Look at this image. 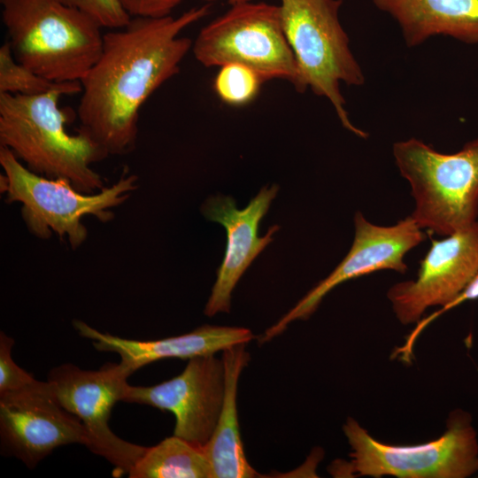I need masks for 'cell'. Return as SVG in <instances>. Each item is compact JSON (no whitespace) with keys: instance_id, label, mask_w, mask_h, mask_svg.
<instances>
[{"instance_id":"cell-8","label":"cell","mask_w":478,"mask_h":478,"mask_svg":"<svg viewBox=\"0 0 478 478\" xmlns=\"http://www.w3.org/2000/svg\"><path fill=\"white\" fill-rule=\"evenodd\" d=\"M191 50L205 67L238 63L264 81L284 80L296 90L305 91L279 5L253 1L231 5L200 30Z\"/></svg>"},{"instance_id":"cell-10","label":"cell","mask_w":478,"mask_h":478,"mask_svg":"<svg viewBox=\"0 0 478 478\" xmlns=\"http://www.w3.org/2000/svg\"><path fill=\"white\" fill-rule=\"evenodd\" d=\"M2 452L34 468L56 448L81 443L88 433L81 420L58 401L51 384L34 380L29 384L0 394Z\"/></svg>"},{"instance_id":"cell-22","label":"cell","mask_w":478,"mask_h":478,"mask_svg":"<svg viewBox=\"0 0 478 478\" xmlns=\"http://www.w3.org/2000/svg\"><path fill=\"white\" fill-rule=\"evenodd\" d=\"M14 340L0 333V394L19 389L30 382L34 376L19 367L12 359Z\"/></svg>"},{"instance_id":"cell-21","label":"cell","mask_w":478,"mask_h":478,"mask_svg":"<svg viewBox=\"0 0 478 478\" xmlns=\"http://www.w3.org/2000/svg\"><path fill=\"white\" fill-rule=\"evenodd\" d=\"M92 17L102 27L120 28L127 25L131 17L119 0H59Z\"/></svg>"},{"instance_id":"cell-3","label":"cell","mask_w":478,"mask_h":478,"mask_svg":"<svg viewBox=\"0 0 478 478\" xmlns=\"http://www.w3.org/2000/svg\"><path fill=\"white\" fill-rule=\"evenodd\" d=\"M15 59L55 82L80 81L101 55L102 27L59 0H0Z\"/></svg>"},{"instance_id":"cell-24","label":"cell","mask_w":478,"mask_h":478,"mask_svg":"<svg viewBox=\"0 0 478 478\" xmlns=\"http://www.w3.org/2000/svg\"><path fill=\"white\" fill-rule=\"evenodd\" d=\"M475 299H478V274L466 286V288L450 305H448L444 308L439 309L437 312L417 322V326L409 335L410 340L416 341L420 334L424 330V328L442 313L451 308H454L455 306L462 304L465 301Z\"/></svg>"},{"instance_id":"cell-18","label":"cell","mask_w":478,"mask_h":478,"mask_svg":"<svg viewBox=\"0 0 478 478\" xmlns=\"http://www.w3.org/2000/svg\"><path fill=\"white\" fill-rule=\"evenodd\" d=\"M127 474L130 478H212L203 449L174 435L147 447Z\"/></svg>"},{"instance_id":"cell-11","label":"cell","mask_w":478,"mask_h":478,"mask_svg":"<svg viewBox=\"0 0 478 478\" xmlns=\"http://www.w3.org/2000/svg\"><path fill=\"white\" fill-rule=\"evenodd\" d=\"M354 227L353 243L344 258L289 312L266 329L261 342L281 335L292 321L308 319L327 294L343 282L380 270L405 274L407 270L405 255L426 239L425 232L411 216L392 226H379L357 212Z\"/></svg>"},{"instance_id":"cell-7","label":"cell","mask_w":478,"mask_h":478,"mask_svg":"<svg viewBox=\"0 0 478 478\" xmlns=\"http://www.w3.org/2000/svg\"><path fill=\"white\" fill-rule=\"evenodd\" d=\"M465 411L451 412L447 428L436 440L393 445L374 438L349 417L343 429L351 448L350 461H335L337 477L391 475L399 478H466L478 472V441Z\"/></svg>"},{"instance_id":"cell-23","label":"cell","mask_w":478,"mask_h":478,"mask_svg":"<svg viewBox=\"0 0 478 478\" xmlns=\"http://www.w3.org/2000/svg\"><path fill=\"white\" fill-rule=\"evenodd\" d=\"M183 0H119L131 18H162L172 15Z\"/></svg>"},{"instance_id":"cell-20","label":"cell","mask_w":478,"mask_h":478,"mask_svg":"<svg viewBox=\"0 0 478 478\" xmlns=\"http://www.w3.org/2000/svg\"><path fill=\"white\" fill-rule=\"evenodd\" d=\"M263 82L253 69L238 63H227L220 66L213 89L224 104L237 107L252 102Z\"/></svg>"},{"instance_id":"cell-25","label":"cell","mask_w":478,"mask_h":478,"mask_svg":"<svg viewBox=\"0 0 478 478\" xmlns=\"http://www.w3.org/2000/svg\"><path fill=\"white\" fill-rule=\"evenodd\" d=\"M202 1H204L206 3H211V2H213V1H216V0H202ZM231 5H235V4H243V3H248V2H251V1H254V0H227Z\"/></svg>"},{"instance_id":"cell-4","label":"cell","mask_w":478,"mask_h":478,"mask_svg":"<svg viewBox=\"0 0 478 478\" xmlns=\"http://www.w3.org/2000/svg\"><path fill=\"white\" fill-rule=\"evenodd\" d=\"M392 153L420 228L447 236L478 220V137L450 154L410 138L395 143Z\"/></svg>"},{"instance_id":"cell-15","label":"cell","mask_w":478,"mask_h":478,"mask_svg":"<svg viewBox=\"0 0 478 478\" xmlns=\"http://www.w3.org/2000/svg\"><path fill=\"white\" fill-rule=\"evenodd\" d=\"M73 326L81 336L92 341L97 351L118 353L120 363L133 373L163 358L189 359L215 354L232 345L247 343L254 337L245 328L204 325L184 335L141 341L102 333L79 320H73Z\"/></svg>"},{"instance_id":"cell-9","label":"cell","mask_w":478,"mask_h":478,"mask_svg":"<svg viewBox=\"0 0 478 478\" xmlns=\"http://www.w3.org/2000/svg\"><path fill=\"white\" fill-rule=\"evenodd\" d=\"M133 374L122 363H107L98 370H84L71 363L52 368L47 377L59 403L85 427L87 448L113 466V475L127 474L147 447L117 436L108 421L116 402L121 401Z\"/></svg>"},{"instance_id":"cell-12","label":"cell","mask_w":478,"mask_h":478,"mask_svg":"<svg viewBox=\"0 0 478 478\" xmlns=\"http://www.w3.org/2000/svg\"><path fill=\"white\" fill-rule=\"evenodd\" d=\"M225 394V368L214 354L189 359L177 376L149 387L127 384L121 401L172 412L173 435L204 447L211 438Z\"/></svg>"},{"instance_id":"cell-16","label":"cell","mask_w":478,"mask_h":478,"mask_svg":"<svg viewBox=\"0 0 478 478\" xmlns=\"http://www.w3.org/2000/svg\"><path fill=\"white\" fill-rule=\"evenodd\" d=\"M398 25L412 48L435 35L478 43V0H371Z\"/></svg>"},{"instance_id":"cell-1","label":"cell","mask_w":478,"mask_h":478,"mask_svg":"<svg viewBox=\"0 0 478 478\" xmlns=\"http://www.w3.org/2000/svg\"><path fill=\"white\" fill-rule=\"evenodd\" d=\"M209 12L204 4L177 17L131 18L104 33L101 55L81 81L77 112L80 130L108 156L133 150L140 109L191 50L193 41L181 33Z\"/></svg>"},{"instance_id":"cell-19","label":"cell","mask_w":478,"mask_h":478,"mask_svg":"<svg viewBox=\"0 0 478 478\" xmlns=\"http://www.w3.org/2000/svg\"><path fill=\"white\" fill-rule=\"evenodd\" d=\"M80 81L55 82L19 63L7 41L0 48V93L36 96L57 92L62 96L81 93Z\"/></svg>"},{"instance_id":"cell-5","label":"cell","mask_w":478,"mask_h":478,"mask_svg":"<svg viewBox=\"0 0 478 478\" xmlns=\"http://www.w3.org/2000/svg\"><path fill=\"white\" fill-rule=\"evenodd\" d=\"M1 192L6 202L20 203L21 216L28 231L45 240L52 233L67 238L73 250L87 239L88 230L81 222L92 215L101 222L113 219L111 209L120 205L137 188L138 177L124 174L110 187L85 194L62 178L51 179L30 171L8 148L0 146Z\"/></svg>"},{"instance_id":"cell-6","label":"cell","mask_w":478,"mask_h":478,"mask_svg":"<svg viewBox=\"0 0 478 478\" xmlns=\"http://www.w3.org/2000/svg\"><path fill=\"white\" fill-rule=\"evenodd\" d=\"M342 4L343 0H280L279 7L305 90L327 98L343 127L366 139L368 134L351 121L341 92V83H365L363 70L340 21Z\"/></svg>"},{"instance_id":"cell-13","label":"cell","mask_w":478,"mask_h":478,"mask_svg":"<svg viewBox=\"0 0 478 478\" xmlns=\"http://www.w3.org/2000/svg\"><path fill=\"white\" fill-rule=\"evenodd\" d=\"M478 274V220L431 246L420 262L415 280L390 287L387 297L397 320L419 322L432 306L450 305Z\"/></svg>"},{"instance_id":"cell-2","label":"cell","mask_w":478,"mask_h":478,"mask_svg":"<svg viewBox=\"0 0 478 478\" xmlns=\"http://www.w3.org/2000/svg\"><path fill=\"white\" fill-rule=\"evenodd\" d=\"M61 96L0 93V146L39 175L66 179L85 194L98 192L104 181L91 166L108 154L83 131L68 133Z\"/></svg>"},{"instance_id":"cell-14","label":"cell","mask_w":478,"mask_h":478,"mask_svg":"<svg viewBox=\"0 0 478 478\" xmlns=\"http://www.w3.org/2000/svg\"><path fill=\"white\" fill-rule=\"evenodd\" d=\"M279 187H263L243 209H238L233 197L217 195L203 204L202 212L209 220L221 224L227 233V247L217 279L204 308L207 316L229 312L232 292L241 276L254 258L273 241L280 229L269 227L262 237L258 235L261 220L278 192Z\"/></svg>"},{"instance_id":"cell-17","label":"cell","mask_w":478,"mask_h":478,"mask_svg":"<svg viewBox=\"0 0 478 478\" xmlns=\"http://www.w3.org/2000/svg\"><path fill=\"white\" fill-rule=\"evenodd\" d=\"M245 346L246 343H238L222 351L224 399L214 431L202 447L211 467L212 478H251L258 474L245 456L238 423V380L250 360Z\"/></svg>"}]
</instances>
